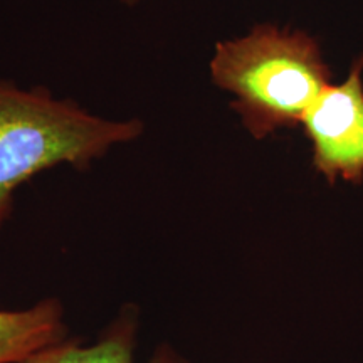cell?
<instances>
[{"instance_id":"obj_1","label":"cell","mask_w":363,"mask_h":363,"mask_svg":"<svg viewBox=\"0 0 363 363\" xmlns=\"http://www.w3.org/2000/svg\"><path fill=\"white\" fill-rule=\"evenodd\" d=\"M211 76L216 86L234 94L230 108L256 140L301 125L333 79L313 35L272 24L217 44Z\"/></svg>"},{"instance_id":"obj_2","label":"cell","mask_w":363,"mask_h":363,"mask_svg":"<svg viewBox=\"0 0 363 363\" xmlns=\"http://www.w3.org/2000/svg\"><path fill=\"white\" fill-rule=\"evenodd\" d=\"M142 133L140 120H104L44 88L19 89L0 79V227L12 216L13 194L27 180L62 163L88 170L113 147Z\"/></svg>"},{"instance_id":"obj_3","label":"cell","mask_w":363,"mask_h":363,"mask_svg":"<svg viewBox=\"0 0 363 363\" xmlns=\"http://www.w3.org/2000/svg\"><path fill=\"white\" fill-rule=\"evenodd\" d=\"M313 169L330 185L363 184V56L342 83H331L301 121Z\"/></svg>"},{"instance_id":"obj_4","label":"cell","mask_w":363,"mask_h":363,"mask_svg":"<svg viewBox=\"0 0 363 363\" xmlns=\"http://www.w3.org/2000/svg\"><path fill=\"white\" fill-rule=\"evenodd\" d=\"M138 313L126 310L91 345L67 337L43 348L22 363H136ZM148 363H189L169 343L158 347Z\"/></svg>"},{"instance_id":"obj_5","label":"cell","mask_w":363,"mask_h":363,"mask_svg":"<svg viewBox=\"0 0 363 363\" xmlns=\"http://www.w3.org/2000/svg\"><path fill=\"white\" fill-rule=\"evenodd\" d=\"M65 306L44 298L26 310H0V363H22L67 338Z\"/></svg>"},{"instance_id":"obj_6","label":"cell","mask_w":363,"mask_h":363,"mask_svg":"<svg viewBox=\"0 0 363 363\" xmlns=\"http://www.w3.org/2000/svg\"><path fill=\"white\" fill-rule=\"evenodd\" d=\"M121 2H125V4H128V6H131V4H135L136 0H121Z\"/></svg>"}]
</instances>
